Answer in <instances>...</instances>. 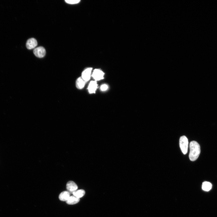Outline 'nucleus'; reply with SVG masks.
I'll return each instance as SVG.
<instances>
[{"mask_svg": "<svg viewBox=\"0 0 217 217\" xmlns=\"http://www.w3.org/2000/svg\"><path fill=\"white\" fill-rule=\"evenodd\" d=\"M104 73L99 69H95L93 71L92 76L95 81L101 80L104 78Z\"/></svg>", "mask_w": 217, "mask_h": 217, "instance_id": "3", "label": "nucleus"}, {"mask_svg": "<svg viewBox=\"0 0 217 217\" xmlns=\"http://www.w3.org/2000/svg\"><path fill=\"white\" fill-rule=\"evenodd\" d=\"M189 147V158L191 161H194L198 158L201 152V149L199 144L195 141L190 143Z\"/></svg>", "mask_w": 217, "mask_h": 217, "instance_id": "1", "label": "nucleus"}, {"mask_svg": "<svg viewBox=\"0 0 217 217\" xmlns=\"http://www.w3.org/2000/svg\"><path fill=\"white\" fill-rule=\"evenodd\" d=\"M97 88V81H91L89 85L88 90L90 94L95 93Z\"/></svg>", "mask_w": 217, "mask_h": 217, "instance_id": "8", "label": "nucleus"}, {"mask_svg": "<svg viewBox=\"0 0 217 217\" xmlns=\"http://www.w3.org/2000/svg\"><path fill=\"white\" fill-rule=\"evenodd\" d=\"M80 201V199L74 196H70L66 202L69 205H74L78 203Z\"/></svg>", "mask_w": 217, "mask_h": 217, "instance_id": "10", "label": "nucleus"}, {"mask_svg": "<svg viewBox=\"0 0 217 217\" xmlns=\"http://www.w3.org/2000/svg\"><path fill=\"white\" fill-rule=\"evenodd\" d=\"M66 189L70 193H73V192L77 190L78 187L74 181H70L67 184Z\"/></svg>", "mask_w": 217, "mask_h": 217, "instance_id": "6", "label": "nucleus"}, {"mask_svg": "<svg viewBox=\"0 0 217 217\" xmlns=\"http://www.w3.org/2000/svg\"><path fill=\"white\" fill-rule=\"evenodd\" d=\"M86 82L81 77L78 78L76 82V87L79 89H82L84 87Z\"/></svg>", "mask_w": 217, "mask_h": 217, "instance_id": "11", "label": "nucleus"}, {"mask_svg": "<svg viewBox=\"0 0 217 217\" xmlns=\"http://www.w3.org/2000/svg\"><path fill=\"white\" fill-rule=\"evenodd\" d=\"M34 54L38 57H44L46 54V50L42 46H39L35 48L33 51Z\"/></svg>", "mask_w": 217, "mask_h": 217, "instance_id": "4", "label": "nucleus"}, {"mask_svg": "<svg viewBox=\"0 0 217 217\" xmlns=\"http://www.w3.org/2000/svg\"><path fill=\"white\" fill-rule=\"evenodd\" d=\"M65 2L68 4H76L79 3L80 1V0H73V1H68V0H65Z\"/></svg>", "mask_w": 217, "mask_h": 217, "instance_id": "14", "label": "nucleus"}, {"mask_svg": "<svg viewBox=\"0 0 217 217\" xmlns=\"http://www.w3.org/2000/svg\"><path fill=\"white\" fill-rule=\"evenodd\" d=\"M212 187L211 184L208 181H205L203 183L202 185V189L205 191H210Z\"/></svg>", "mask_w": 217, "mask_h": 217, "instance_id": "13", "label": "nucleus"}, {"mask_svg": "<svg viewBox=\"0 0 217 217\" xmlns=\"http://www.w3.org/2000/svg\"><path fill=\"white\" fill-rule=\"evenodd\" d=\"M70 197V193L68 191H65L60 194L59 198L61 201L66 202Z\"/></svg>", "mask_w": 217, "mask_h": 217, "instance_id": "9", "label": "nucleus"}, {"mask_svg": "<svg viewBox=\"0 0 217 217\" xmlns=\"http://www.w3.org/2000/svg\"><path fill=\"white\" fill-rule=\"evenodd\" d=\"M188 145V140L186 136H183L180 138L179 146L182 152L184 155L187 153Z\"/></svg>", "mask_w": 217, "mask_h": 217, "instance_id": "2", "label": "nucleus"}, {"mask_svg": "<svg viewBox=\"0 0 217 217\" xmlns=\"http://www.w3.org/2000/svg\"><path fill=\"white\" fill-rule=\"evenodd\" d=\"M108 87L107 85L106 84H104L102 85L100 89L102 91H105L107 90Z\"/></svg>", "mask_w": 217, "mask_h": 217, "instance_id": "15", "label": "nucleus"}, {"mask_svg": "<svg viewBox=\"0 0 217 217\" xmlns=\"http://www.w3.org/2000/svg\"><path fill=\"white\" fill-rule=\"evenodd\" d=\"M37 45V41L36 39L34 38H31L29 39L27 41L26 44V47L29 49L35 48Z\"/></svg>", "mask_w": 217, "mask_h": 217, "instance_id": "7", "label": "nucleus"}, {"mask_svg": "<svg viewBox=\"0 0 217 217\" xmlns=\"http://www.w3.org/2000/svg\"><path fill=\"white\" fill-rule=\"evenodd\" d=\"M92 70V68H89L85 70L82 73L81 77L86 82L90 80Z\"/></svg>", "mask_w": 217, "mask_h": 217, "instance_id": "5", "label": "nucleus"}, {"mask_svg": "<svg viewBox=\"0 0 217 217\" xmlns=\"http://www.w3.org/2000/svg\"><path fill=\"white\" fill-rule=\"evenodd\" d=\"M85 191L83 189H81L78 190H76L73 192V196L75 197L80 198L83 196H84L85 194Z\"/></svg>", "mask_w": 217, "mask_h": 217, "instance_id": "12", "label": "nucleus"}]
</instances>
